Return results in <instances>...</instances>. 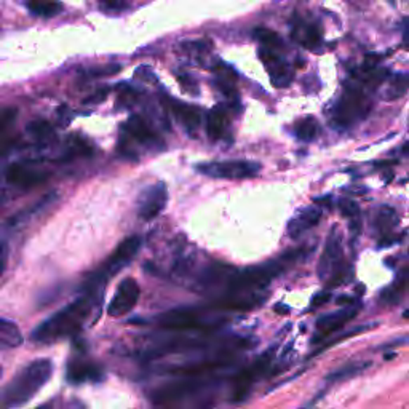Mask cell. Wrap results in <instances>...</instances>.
Returning <instances> with one entry per match:
<instances>
[{
	"label": "cell",
	"mask_w": 409,
	"mask_h": 409,
	"mask_svg": "<svg viewBox=\"0 0 409 409\" xmlns=\"http://www.w3.org/2000/svg\"><path fill=\"white\" fill-rule=\"evenodd\" d=\"M91 312V297L84 296L69 304L60 312L51 315L37 326L32 332V339L40 344H53L66 337H72L84 328L86 317Z\"/></svg>",
	"instance_id": "cell-1"
},
{
	"label": "cell",
	"mask_w": 409,
	"mask_h": 409,
	"mask_svg": "<svg viewBox=\"0 0 409 409\" xmlns=\"http://www.w3.org/2000/svg\"><path fill=\"white\" fill-rule=\"evenodd\" d=\"M51 374H53V363L50 360L40 358L31 361L5 385L2 391L4 406L18 408L26 405L50 381Z\"/></svg>",
	"instance_id": "cell-2"
},
{
	"label": "cell",
	"mask_w": 409,
	"mask_h": 409,
	"mask_svg": "<svg viewBox=\"0 0 409 409\" xmlns=\"http://www.w3.org/2000/svg\"><path fill=\"white\" fill-rule=\"evenodd\" d=\"M198 377L200 376L181 379L176 382L162 385L152 394V401L160 409H181L186 403L197 401L198 398L209 408V403L213 400L208 398L207 394L209 391L208 389L213 387L216 381L213 379H204L203 381V379Z\"/></svg>",
	"instance_id": "cell-3"
},
{
	"label": "cell",
	"mask_w": 409,
	"mask_h": 409,
	"mask_svg": "<svg viewBox=\"0 0 409 409\" xmlns=\"http://www.w3.org/2000/svg\"><path fill=\"white\" fill-rule=\"evenodd\" d=\"M366 91L368 90L358 80H356L355 86H349L332 110V124L339 128H347L365 119L371 110V101Z\"/></svg>",
	"instance_id": "cell-4"
},
{
	"label": "cell",
	"mask_w": 409,
	"mask_h": 409,
	"mask_svg": "<svg viewBox=\"0 0 409 409\" xmlns=\"http://www.w3.org/2000/svg\"><path fill=\"white\" fill-rule=\"evenodd\" d=\"M139 248H141V238L139 237H128L126 240L122 242L119 245V248H117L112 256L106 261V264L99 268L95 275L90 278L89 290L93 291L101 288V286L108 282V278L114 277L117 272L122 271V268L138 254Z\"/></svg>",
	"instance_id": "cell-5"
},
{
	"label": "cell",
	"mask_w": 409,
	"mask_h": 409,
	"mask_svg": "<svg viewBox=\"0 0 409 409\" xmlns=\"http://www.w3.org/2000/svg\"><path fill=\"white\" fill-rule=\"evenodd\" d=\"M195 169L203 176L214 179H248L258 176L261 165L249 160H226L198 163Z\"/></svg>",
	"instance_id": "cell-6"
},
{
	"label": "cell",
	"mask_w": 409,
	"mask_h": 409,
	"mask_svg": "<svg viewBox=\"0 0 409 409\" xmlns=\"http://www.w3.org/2000/svg\"><path fill=\"white\" fill-rule=\"evenodd\" d=\"M159 325L168 330H209L219 325L218 321H209L208 312L197 307H181L163 313L159 317Z\"/></svg>",
	"instance_id": "cell-7"
},
{
	"label": "cell",
	"mask_w": 409,
	"mask_h": 409,
	"mask_svg": "<svg viewBox=\"0 0 409 409\" xmlns=\"http://www.w3.org/2000/svg\"><path fill=\"white\" fill-rule=\"evenodd\" d=\"M273 355H275V349L267 350V352L262 353L253 365L245 368V370H242L235 377H233L232 401L240 403L243 400H247V396L249 395L251 387H253L254 382L258 381L268 368H271Z\"/></svg>",
	"instance_id": "cell-8"
},
{
	"label": "cell",
	"mask_w": 409,
	"mask_h": 409,
	"mask_svg": "<svg viewBox=\"0 0 409 409\" xmlns=\"http://www.w3.org/2000/svg\"><path fill=\"white\" fill-rule=\"evenodd\" d=\"M342 235L337 229H332L326 238L323 254L318 262V277L321 280L335 278L339 272H342Z\"/></svg>",
	"instance_id": "cell-9"
},
{
	"label": "cell",
	"mask_w": 409,
	"mask_h": 409,
	"mask_svg": "<svg viewBox=\"0 0 409 409\" xmlns=\"http://www.w3.org/2000/svg\"><path fill=\"white\" fill-rule=\"evenodd\" d=\"M168 203V190L163 183L148 186L138 195L136 212L143 221H152L163 213Z\"/></svg>",
	"instance_id": "cell-10"
},
{
	"label": "cell",
	"mask_w": 409,
	"mask_h": 409,
	"mask_svg": "<svg viewBox=\"0 0 409 409\" xmlns=\"http://www.w3.org/2000/svg\"><path fill=\"white\" fill-rule=\"evenodd\" d=\"M139 301V285L136 280L125 278L117 288L112 301L108 306V313L110 317H124L130 313Z\"/></svg>",
	"instance_id": "cell-11"
},
{
	"label": "cell",
	"mask_w": 409,
	"mask_h": 409,
	"mask_svg": "<svg viewBox=\"0 0 409 409\" xmlns=\"http://www.w3.org/2000/svg\"><path fill=\"white\" fill-rule=\"evenodd\" d=\"M356 312H358V306L356 304H350V306H346L341 311L321 317L317 321V331H315L312 337V344H318L331 335H335V332L341 331L355 317Z\"/></svg>",
	"instance_id": "cell-12"
},
{
	"label": "cell",
	"mask_w": 409,
	"mask_h": 409,
	"mask_svg": "<svg viewBox=\"0 0 409 409\" xmlns=\"http://www.w3.org/2000/svg\"><path fill=\"white\" fill-rule=\"evenodd\" d=\"M261 60L266 64L268 74H271V80L273 86H278V89H283V86H288L293 80V71L291 67L286 64L282 58L278 56L275 50L272 48H261Z\"/></svg>",
	"instance_id": "cell-13"
},
{
	"label": "cell",
	"mask_w": 409,
	"mask_h": 409,
	"mask_svg": "<svg viewBox=\"0 0 409 409\" xmlns=\"http://www.w3.org/2000/svg\"><path fill=\"white\" fill-rule=\"evenodd\" d=\"M124 131L128 138L134 139V141L141 143L149 148H160L162 139L159 138L150 125L145 122L141 115H131L124 125Z\"/></svg>",
	"instance_id": "cell-14"
},
{
	"label": "cell",
	"mask_w": 409,
	"mask_h": 409,
	"mask_svg": "<svg viewBox=\"0 0 409 409\" xmlns=\"http://www.w3.org/2000/svg\"><path fill=\"white\" fill-rule=\"evenodd\" d=\"M321 216H323V212H321V207H317V204L302 208L299 213L290 219L288 226H286V233L291 238H299L302 233L313 229L320 223Z\"/></svg>",
	"instance_id": "cell-15"
},
{
	"label": "cell",
	"mask_w": 409,
	"mask_h": 409,
	"mask_svg": "<svg viewBox=\"0 0 409 409\" xmlns=\"http://www.w3.org/2000/svg\"><path fill=\"white\" fill-rule=\"evenodd\" d=\"M104 379V371L89 360H72L67 366V381L72 384L99 382Z\"/></svg>",
	"instance_id": "cell-16"
},
{
	"label": "cell",
	"mask_w": 409,
	"mask_h": 409,
	"mask_svg": "<svg viewBox=\"0 0 409 409\" xmlns=\"http://www.w3.org/2000/svg\"><path fill=\"white\" fill-rule=\"evenodd\" d=\"M48 179V173L44 171H36V169H31L25 165H20V163H13L7 169V181L15 186L20 187H32L45 183Z\"/></svg>",
	"instance_id": "cell-17"
},
{
	"label": "cell",
	"mask_w": 409,
	"mask_h": 409,
	"mask_svg": "<svg viewBox=\"0 0 409 409\" xmlns=\"http://www.w3.org/2000/svg\"><path fill=\"white\" fill-rule=\"evenodd\" d=\"M171 112L179 124L189 131L197 130L202 122V110L195 106H189V104L171 101Z\"/></svg>",
	"instance_id": "cell-18"
},
{
	"label": "cell",
	"mask_w": 409,
	"mask_h": 409,
	"mask_svg": "<svg viewBox=\"0 0 409 409\" xmlns=\"http://www.w3.org/2000/svg\"><path fill=\"white\" fill-rule=\"evenodd\" d=\"M371 224H372L374 232H376L377 235L387 237L396 226V212L391 207H387V204H384V207H377L372 213Z\"/></svg>",
	"instance_id": "cell-19"
},
{
	"label": "cell",
	"mask_w": 409,
	"mask_h": 409,
	"mask_svg": "<svg viewBox=\"0 0 409 409\" xmlns=\"http://www.w3.org/2000/svg\"><path fill=\"white\" fill-rule=\"evenodd\" d=\"M293 36L296 37V40H299L304 48L312 50V51H318L321 48V44H323L321 31L317 26H312V25H304V22H299V25L294 27Z\"/></svg>",
	"instance_id": "cell-20"
},
{
	"label": "cell",
	"mask_w": 409,
	"mask_h": 409,
	"mask_svg": "<svg viewBox=\"0 0 409 409\" xmlns=\"http://www.w3.org/2000/svg\"><path fill=\"white\" fill-rule=\"evenodd\" d=\"M227 126H229V117H227L224 108L216 106L214 109L209 110L207 119V131L213 141H218V139L224 136Z\"/></svg>",
	"instance_id": "cell-21"
},
{
	"label": "cell",
	"mask_w": 409,
	"mask_h": 409,
	"mask_svg": "<svg viewBox=\"0 0 409 409\" xmlns=\"http://www.w3.org/2000/svg\"><path fill=\"white\" fill-rule=\"evenodd\" d=\"M22 344V335L20 326L13 321L0 318V352L16 349Z\"/></svg>",
	"instance_id": "cell-22"
},
{
	"label": "cell",
	"mask_w": 409,
	"mask_h": 409,
	"mask_svg": "<svg viewBox=\"0 0 409 409\" xmlns=\"http://www.w3.org/2000/svg\"><path fill=\"white\" fill-rule=\"evenodd\" d=\"M370 365H371L370 361H358V363L344 365L341 368H337V370H335L332 372H330L328 376H326L325 381L328 384H337V382L349 381V379H352V377L358 376V374L363 372Z\"/></svg>",
	"instance_id": "cell-23"
},
{
	"label": "cell",
	"mask_w": 409,
	"mask_h": 409,
	"mask_svg": "<svg viewBox=\"0 0 409 409\" xmlns=\"http://www.w3.org/2000/svg\"><path fill=\"white\" fill-rule=\"evenodd\" d=\"M26 7L32 15L51 18L61 13L63 5L58 0H26Z\"/></svg>",
	"instance_id": "cell-24"
},
{
	"label": "cell",
	"mask_w": 409,
	"mask_h": 409,
	"mask_svg": "<svg viewBox=\"0 0 409 409\" xmlns=\"http://www.w3.org/2000/svg\"><path fill=\"white\" fill-rule=\"evenodd\" d=\"M339 212L350 221V231L353 233H360L361 229V219H360V207L358 203L353 202L352 198H341L337 202Z\"/></svg>",
	"instance_id": "cell-25"
},
{
	"label": "cell",
	"mask_w": 409,
	"mask_h": 409,
	"mask_svg": "<svg viewBox=\"0 0 409 409\" xmlns=\"http://www.w3.org/2000/svg\"><path fill=\"white\" fill-rule=\"evenodd\" d=\"M409 90V75L408 74H395L394 77L389 80L387 89L384 90V99L385 101H395L401 96L406 95Z\"/></svg>",
	"instance_id": "cell-26"
},
{
	"label": "cell",
	"mask_w": 409,
	"mask_h": 409,
	"mask_svg": "<svg viewBox=\"0 0 409 409\" xmlns=\"http://www.w3.org/2000/svg\"><path fill=\"white\" fill-rule=\"evenodd\" d=\"M318 128V122L313 117H307V119L297 122L294 126V133L301 141H312V139L317 138Z\"/></svg>",
	"instance_id": "cell-27"
},
{
	"label": "cell",
	"mask_w": 409,
	"mask_h": 409,
	"mask_svg": "<svg viewBox=\"0 0 409 409\" xmlns=\"http://www.w3.org/2000/svg\"><path fill=\"white\" fill-rule=\"evenodd\" d=\"M254 37L259 40L264 48H280L282 46V39L278 37V34H275L273 31H268L266 27H259L254 31Z\"/></svg>",
	"instance_id": "cell-28"
},
{
	"label": "cell",
	"mask_w": 409,
	"mask_h": 409,
	"mask_svg": "<svg viewBox=\"0 0 409 409\" xmlns=\"http://www.w3.org/2000/svg\"><path fill=\"white\" fill-rule=\"evenodd\" d=\"M27 131L36 139H40V141H46V139L53 136V126L46 120L32 122V124L27 125Z\"/></svg>",
	"instance_id": "cell-29"
},
{
	"label": "cell",
	"mask_w": 409,
	"mask_h": 409,
	"mask_svg": "<svg viewBox=\"0 0 409 409\" xmlns=\"http://www.w3.org/2000/svg\"><path fill=\"white\" fill-rule=\"evenodd\" d=\"M120 71H122L120 64H109V66L104 67L91 69V71H89V75L90 77H108V75H114Z\"/></svg>",
	"instance_id": "cell-30"
},
{
	"label": "cell",
	"mask_w": 409,
	"mask_h": 409,
	"mask_svg": "<svg viewBox=\"0 0 409 409\" xmlns=\"http://www.w3.org/2000/svg\"><path fill=\"white\" fill-rule=\"evenodd\" d=\"M16 114H18V110H16L15 108L0 110V131H4L5 128H8L11 124H13L16 119Z\"/></svg>",
	"instance_id": "cell-31"
},
{
	"label": "cell",
	"mask_w": 409,
	"mask_h": 409,
	"mask_svg": "<svg viewBox=\"0 0 409 409\" xmlns=\"http://www.w3.org/2000/svg\"><path fill=\"white\" fill-rule=\"evenodd\" d=\"M128 0H103V8L106 10H122L126 7Z\"/></svg>",
	"instance_id": "cell-32"
},
{
	"label": "cell",
	"mask_w": 409,
	"mask_h": 409,
	"mask_svg": "<svg viewBox=\"0 0 409 409\" xmlns=\"http://www.w3.org/2000/svg\"><path fill=\"white\" fill-rule=\"evenodd\" d=\"M106 95H108V90H103V91H99V93H95V95H91L90 98L85 99V104H93V103L103 101V99L106 98Z\"/></svg>",
	"instance_id": "cell-33"
},
{
	"label": "cell",
	"mask_w": 409,
	"mask_h": 409,
	"mask_svg": "<svg viewBox=\"0 0 409 409\" xmlns=\"http://www.w3.org/2000/svg\"><path fill=\"white\" fill-rule=\"evenodd\" d=\"M183 46H184V48H187V50L194 48L195 51H198V50H207L208 46H209V44L208 42H187Z\"/></svg>",
	"instance_id": "cell-34"
},
{
	"label": "cell",
	"mask_w": 409,
	"mask_h": 409,
	"mask_svg": "<svg viewBox=\"0 0 409 409\" xmlns=\"http://www.w3.org/2000/svg\"><path fill=\"white\" fill-rule=\"evenodd\" d=\"M330 297H331V294H330V293H321V294H318L317 297H315L313 302H312V306H313V307L323 306V304H326V302L330 301Z\"/></svg>",
	"instance_id": "cell-35"
},
{
	"label": "cell",
	"mask_w": 409,
	"mask_h": 409,
	"mask_svg": "<svg viewBox=\"0 0 409 409\" xmlns=\"http://www.w3.org/2000/svg\"><path fill=\"white\" fill-rule=\"evenodd\" d=\"M313 403H315V400H313V401H309V405H306V406H304L302 409H312V406H313Z\"/></svg>",
	"instance_id": "cell-36"
},
{
	"label": "cell",
	"mask_w": 409,
	"mask_h": 409,
	"mask_svg": "<svg viewBox=\"0 0 409 409\" xmlns=\"http://www.w3.org/2000/svg\"><path fill=\"white\" fill-rule=\"evenodd\" d=\"M0 272H2V245H0Z\"/></svg>",
	"instance_id": "cell-37"
},
{
	"label": "cell",
	"mask_w": 409,
	"mask_h": 409,
	"mask_svg": "<svg viewBox=\"0 0 409 409\" xmlns=\"http://www.w3.org/2000/svg\"><path fill=\"white\" fill-rule=\"evenodd\" d=\"M403 318H409V309H406V311L403 312Z\"/></svg>",
	"instance_id": "cell-38"
},
{
	"label": "cell",
	"mask_w": 409,
	"mask_h": 409,
	"mask_svg": "<svg viewBox=\"0 0 409 409\" xmlns=\"http://www.w3.org/2000/svg\"><path fill=\"white\" fill-rule=\"evenodd\" d=\"M37 409H48V408H45V406H42V408H37Z\"/></svg>",
	"instance_id": "cell-39"
},
{
	"label": "cell",
	"mask_w": 409,
	"mask_h": 409,
	"mask_svg": "<svg viewBox=\"0 0 409 409\" xmlns=\"http://www.w3.org/2000/svg\"><path fill=\"white\" fill-rule=\"evenodd\" d=\"M408 148H409V145H408ZM408 150H409V149H408Z\"/></svg>",
	"instance_id": "cell-40"
}]
</instances>
